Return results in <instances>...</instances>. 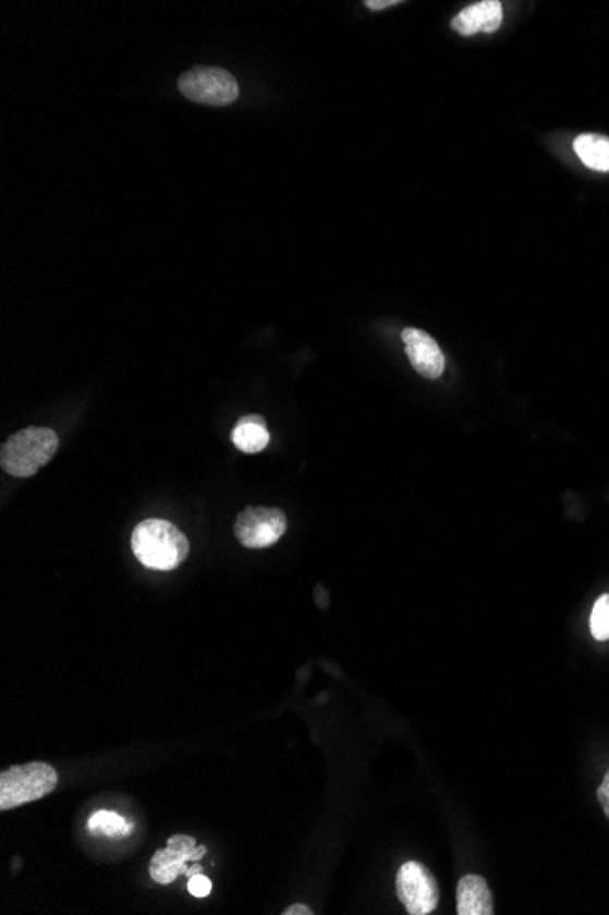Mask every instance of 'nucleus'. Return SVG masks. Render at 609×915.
<instances>
[{"label":"nucleus","mask_w":609,"mask_h":915,"mask_svg":"<svg viewBox=\"0 0 609 915\" xmlns=\"http://www.w3.org/2000/svg\"><path fill=\"white\" fill-rule=\"evenodd\" d=\"M460 915H491L492 893L486 879L480 876H465L456 890Z\"/></svg>","instance_id":"obj_10"},{"label":"nucleus","mask_w":609,"mask_h":915,"mask_svg":"<svg viewBox=\"0 0 609 915\" xmlns=\"http://www.w3.org/2000/svg\"><path fill=\"white\" fill-rule=\"evenodd\" d=\"M178 86L186 99L207 107H227L240 97L237 81L223 68H194L181 75Z\"/></svg>","instance_id":"obj_4"},{"label":"nucleus","mask_w":609,"mask_h":915,"mask_svg":"<svg viewBox=\"0 0 609 915\" xmlns=\"http://www.w3.org/2000/svg\"><path fill=\"white\" fill-rule=\"evenodd\" d=\"M270 441V433L267 430V422L261 416L241 417L234 430H232V443L243 454H257L267 448Z\"/></svg>","instance_id":"obj_11"},{"label":"nucleus","mask_w":609,"mask_h":915,"mask_svg":"<svg viewBox=\"0 0 609 915\" xmlns=\"http://www.w3.org/2000/svg\"><path fill=\"white\" fill-rule=\"evenodd\" d=\"M59 775L46 762L12 766L0 773V809H15L24 804L40 800L56 790Z\"/></svg>","instance_id":"obj_3"},{"label":"nucleus","mask_w":609,"mask_h":915,"mask_svg":"<svg viewBox=\"0 0 609 915\" xmlns=\"http://www.w3.org/2000/svg\"><path fill=\"white\" fill-rule=\"evenodd\" d=\"M191 881H188V892L194 895V898H207L208 893L212 892V882L208 877L203 876V874H196V876L188 877Z\"/></svg>","instance_id":"obj_15"},{"label":"nucleus","mask_w":609,"mask_h":915,"mask_svg":"<svg viewBox=\"0 0 609 915\" xmlns=\"http://www.w3.org/2000/svg\"><path fill=\"white\" fill-rule=\"evenodd\" d=\"M400 4L398 0H367L365 2V7L373 10V12H378V10H387V8L397 7Z\"/></svg>","instance_id":"obj_17"},{"label":"nucleus","mask_w":609,"mask_h":915,"mask_svg":"<svg viewBox=\"0 0 609 915\" xmlns=\"http://www.w3.org/2000/svg\"><path fill=\"white\" fill-rule=\"evenodd\" d=\"M573 151L587 169L609 172V137L606 135L581 134L573 141Z\"/></svg>","instance_id":"obj_12"},{"label":"nucleus","mask_w":609,"mask_h":915,"mask_svg":"<svg viewBox=\"0 0 609 915\" xmlns=\"http://www.w3.org/2000/svg\"><path fill=\"white\" fill-rule=\"evenodd\" d=\"M59 438L50 428H24L0 449V467L13 478H32L53 459Z\"/></svg>","instance_id":"obj_2"},{"label":"nucleus","mask_w":609,"mask_h":915,"mask_svg":"<svg viewBox=\"0 0 609 915\" xmlns=\"http://www.w3.org/2000/svg\"><path fill=\"white\" fill-rule=\"evenodd\" d=\"M402 340L409 362L419 375L430 381L442 376L446 370V357L429 333L416 329V327H405L402 332Z\"/></svg>","instance_id":"obj_8"},{"label":"nucleus","mask_w":609,"mask_h":915,"mask_svg":"<svg viewBox=\"0 0 609 915\" xmlns=\"http://www.w3.org/2000/svg\"><path fill=\"white\" fill-rule=\"evenodd\" d=\"M589 627L595 640H609V594H602L595 601Z\"/></svg>","instance_id":"obj_14"},{"label":"nucleus","mask_w":609,"mask_h":915,"mask_svg":"<svg viewBox=\"0 0 609 915\" xmlns=\"http://www.w3.org/2000/svg\"><path fill=\"white\" fill-rule=\"evenodd\" d=\"M502 4L498 0H484L471 7L464 8L456 17L451 21V28L460 35L492 34L502 24Z\"/></svg>","instance_id":"obj_9"},{"label":"nucleus","mask_w":609,"mask_h":915,"mask_svg":"<svg viewBox=\"0 0 609 915\" xmlns=\"http://www.w3.org/2000/svg\"><path fill=\"white\" fill-rule=\"evenodd\" d=\"M88 830L92 833H102L108 836H126L134 831V824L124 820L121 815L113 814V811H96L88 820Z\"/></svg>","instance_id":"obj_13"},{"label":"nucleus","mask_w":609,"mask_h":915,"mask_svg":"<svg viewBox=\"0 0 609 915\" xmlns=\"http://www.w3.org/2000/svg\"><path fill=\"white\" fill-rule=\"evenodd\" d=\"M313 910L305 906V904H292L283 912V915H313Z\"/></svg>","instance_id":"obj_18"},{"label":"nucleus","mask_w":609,"mask_h":915,"mask_svg":"<svg viewBox=\"0 0 609 915\" xmlns=\"http://www.w3.org/2000/svg\"><path fill=\"white\" fill-rule=\"evenodd\" d=\"M132 551L143 567L173 570L185 562L191 543L180 528L165 519H146L132 533Z\"/></svg>","instance_id":"obj_1"},{"label":"nucleus","mask_w":609,"mask_h":915,"mask_svg":"<svg viewBox=\"0 0 609 915\" xmlns=\"http://www.w3.org/2000/svg\"><path fill=\"white\" fill-rule=\"evenodd\" d=\"M598 800L602 804L604 814L609 819V771L604 776L602 784L598 787Z\"/></svg>","instance_id":"obj_16"},{"label":"nucleus","mask_w":609,"mask_h":915,"mask_svg":"<svg viewBox=\"0 0 609 915\" xmlns=\"http://www.w3.org/2000/svg\"><path fill=\"white\" fill-rule=\"evenodd\" d=\"M289 521L280 508L251 506L235 519L234 533L246 549H269L287 532Z\"/></svg>","instance_id":"obj_6"},{"label":"nucleus","mask_w":609,"mask_h":915,"mask_svg":"<svg viewBox=\"0 0 609 915\" xmlns=\"http://www.w3.org/2000/svg\"><path fill=\"white\" fill-rule=\"evenodd\" d=\"M205 846H196L191 835H173L168 839L167 848L157 850L150 860V877L159 884H172L180 876L192 877L202 871V866L188 868L191 860L203 859Z\"/></svg>","instance_id":"obj_5"},{"label":"nucleus","mask_w":609,"mask_h":915,"mask_svg":"<svg viewBox=\"0 0 609 915\" xmlns=\"http://www.w3.org/2000/svg\"><path fill=\"white\" fill-rule=\"evenodd\" d=\"M397 893L411 915L430 914L440 901L437 879L416 860H409L398 870Z\"/></svg>","instance_id":"obj_7"}]
</instances>
